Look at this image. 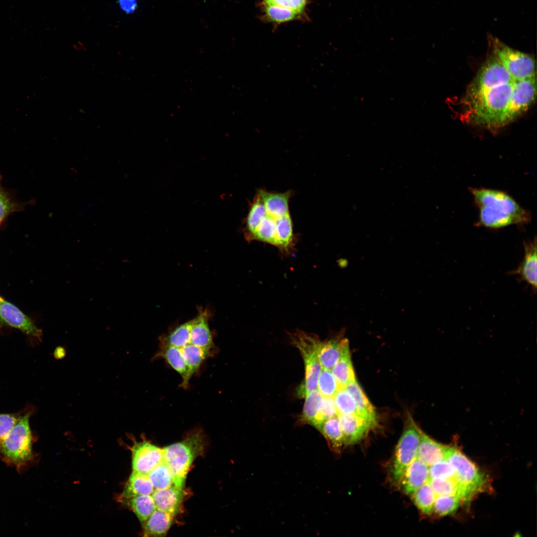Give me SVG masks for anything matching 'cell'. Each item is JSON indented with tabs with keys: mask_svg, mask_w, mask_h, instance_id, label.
Returning a JSON list of instances; mask_svg holds the SVG:
<instances>
[{
	"mask_svg": "<svg viewBox=\"0 0 537 537\" xmlns=\"http://www.w3.org/2000/svg\"><path fill=\"white\" fill-rule=\"evenodd\" d=\"M515 81L489 88L467 90L463 98L465 120L491 130L509 123L508 116Z\"/></svg>",
	"mask_w": 537,
	"mask_h": 537,
	"instance_id": "1",
	"label": "cell"
},
{
	"mask_svg": "<svg viewBox=\"0 0 537 537\" xmlns=\"http://www.w3.org/2000/svg\"><path fill=\"white\" fill-rule=\"evenodd\" d=\"M205 446L203 434L195 431L180 442L163 448L164 461L174 476V485L184 488L186 476L195 459L202 453Z\"/></svg>",
	"mask_w": 537,
	"mask_h": 537,
	"instance_id": "2",
	"label": "cell"
},
{
	"mask_svg": "<svg viewBox=\"0 0 537 537\" xmlns=\"http://www.w3.org/2000/svg\"><path fill=\"white\" fill-rule=\"evenodd\" d=\"M32 413L31 410L25 412L0 444V456L17 469L27 465L33 458V438L29 424Z\"/></svg>",
	"mask_w": 537,
	"mask_h": 537,
	"instance_id": "3",
	"label": "cell"
},
{
	"mask_svg": "<svg viewBox=\"0 0 537 537\" xmlns=\"http://www.w3.org/2000/svg\"><path fill=\"white\" fill-rule=\"evenodd\" d=\"M446 459L454 469L461 500L468 501L477 492L486 488L488 481L484 474L459 450L448 447Z\"/></svg>",
	"mask_w": 537,
	"mask_h": 537,
	"instance_id": "4",
	"label": "cell"
},
{
	"mask_svg": "<svg viewBox=\"0 0 537 537\" xmlns=\"http://www.w3.org/2000/svg\"><path fill=\"white\" fill-rule=\"evenodd\" d=\"M289 335L291 343L299 350L303 360L305 376L297 389V394L299 398H305L317 389L318 378L322 368L316 351L318 337L301 330H297Z\"/></svg>",
	"mask_w": 537,
	"mask_h": 537,
	"instance_id": "5",
	"label": "cell"
},
{
	"mask_svg": "<svg viewBox=\"0 0 537 537\" xmlns=\"http://www.w3.org/2000/svg\"><path fill=\"white\" fill-rule=\"evenodd\" d=\"M421 431L409 415L396 447L390 467L391 478L398 484L406 469L417 458Z\"/></svg>",
	"mask_w": 537,
	"mask_h": 537,
	"instance_id": "6",
	"label": "cell"
},
{
	"mask_svg": "<svg viewBox=\"0 0 537 537\" xmlns=\"http://www.w3.org/2000/svg\"><path fill=\"white\" fill-rule=\"evenodd\" d=\"M493 54L515 80L536 76V63L529 54L515 50L497 39L492 40Z\"/></svg>",
	"mask_w": 537,
	"mask_h": 537,
	"instance_id": "7",
	"label": "cell"
},
{
	"mask_svg": "<svg viewBox=\"0 0 537 537\" xmlns=\"http://www.w3.org/2000/svg\"><path fill=\"white\" fill-rule=\"evenodd\" d=\"M470 191L478 207L487 206L509 214L517 218L520 224L529 223L531 219L530 212L504 191L485 188H471Z\"/></svg>",
	"mask_w": 537,
	"mask_h": 537,
	"instance_id": "8",
	"label": "cell"
},
{
	"mask_svg": "<svg viewBox=\"0 0 537 537\" xmlns=\"http://www.w3.org/2000/svg\"><path fill=\"white\" fill-rule=\"evenodd\" d=\"M514 80L498 59L492 54L482 65L467 90L489 88Z\"/></svg>",
	"mask_w": 537,
	"mask_h": 537,
	"instance_id": "9",
	"label": "cell"
},
{
	"mask_svg": "<svg viewBox=\"0 0 537 537\" xmlns=\"http://www.w3.org/2000/svg\"><path fill=\"white\" fill-rule=\"evenodd\" d=\"M133 471L144 475L164 461L163 448L143 441L134 442L131 448Z\"/></svg>",
	"mask_w": 537,
	"mask_h": 537,
	"instance_id": "10",
	"label": "cell"
},
{
	"mask_svg": "<svg viewBox=\"0 0 537 537\" xmlns=\"http://www.w3.org/2000/svg\"><path fill=\"white\" fill-rule=\"evenodd\" d=\"M536 76L515 81L508 116L509 123L529 108L536 99Z\"/></svg>",
	"mask_w": 537,
	"mask_h": 537,
	"instance_id": "11",
	"label": "cell"
},
{
	"mask_svg": "<svg viewBox=\"0 0 537 537\" xmlns=\"http://www.w3.org/2000/svg\"><path fill=\"white\" fill-rule=\"evenodd\" d=\"M0 324L41 339L42 331L27 315L13 304L3 298L0 301Z\"/></svg>",
	"mask_w": 537,
	"mask_h": 537,
	"instance_id": "12",
	"label": "cell"
},
{
	"mask_svg": "<svg viewBox=\"0 0 537 537\" xmlns=\"http://www.w3.org/2000/svg\"><path fill=\"white\" fill-rule=\"evenodd\" d=\"M338 418L344 437L345 446L355 444L375 428L370 422L356 414H338Z\"/></svg>",
	"mask_w": 537,
	"mask_h": 537,
	"instance_id": "13",
	"label": "cell"
},
{
	"mask_svg": "<svg viewBox=\"0 0 537 537\" xmlns=\"http://www.w3.org/2000/svg\"><path fill=\"white\" fill-rule=\"evenodd\" d=\"M185 496L184 488L175 485L164 489H156L152 494L156 509L174 517L179 513Z\"/></svg>",
	"mask_w": 537,
	"mask_h": 537,
	"instance_id": "14",
	"label": "cell"
},
{
	"mask_svg": "<svg viewBox=\"0 0 537 537\" xmlns=\"http://www.w3.org/2000/svg\"><path fill=\"white\" fill-rule=\"evenodd\" d=\"M429 480V466L416 458L404 471L399 485L403 492L411 495Z\"/></svg>",
	"mask_w": 537,
	"mask_h": 537,
	"instance_id": "15",
	"label": "cell"
},
{
	"mask_svg": "<svg viewBox=\"0 0 537 537\" xmlns=\"http://www.w3.org/2000/svg\"><path fill=\"white\" fill-rule=\"evenodd\" d=\"M525 254L520 265L512 271L521 279L528 283L534 291L537 289V239L524 243Z\"/></svg>",
	"mask_w": 537,
	"mask_h": 537,
	"instance_id": "16",
	"label": "cell"
},
{
	"mask_svg": "<svg viewBox=\"0 0 537 537\" xmlns=\"http://www.w3.org/2000/svg\"><path fill=\"white\" fill-rule=\"evenodd\" d=\"M347 339L339 337L324 341L317 339L316 351L322 368L331 370L341 357Z\"/></svg>",
	"mask_w": 537,
	"mask_h": 537,
	"instance_id": "17",
	"label": "cell"
},
{
	"mask_svg": "<svg viewBox=\"0 0 537 537\" xmlns=\"http://www.w3.org/2000/svg\"><path fill=\"white\" fill-rule=\"evenodd\" d=\"M448 447L430 438L421 431L417 457L429 466L446 459Z\"/></svg>",
	"mask_w": 537,
	"mask_h": 537,
	"instance_id": "18",
	"label": "cell"
},
{
	"mask_svg": "<svg viewBox=\"0 0 537 537\" xmlns=\"http://www.w3.org/2000/svg\"><path fill=\"white\" fill-rule=\"evenodd\" d=\"M258 193L269 215L278 218L289 213L288 203L291 195L290 191L280 193L261 189Z\"/></svg>",
	"mask_w": 537,
	"mask_h": 537,
	"instance_id": "19",
	"label": "cell"
},
{
	"mask_svg": "<svg viewBox=\"0 0 537 537\" xmlns=\"http://www.w3.org/2000/svg\"><path fill=\"white\" fill-rule=\"evenodd\" d=\"M206 311H200L195 318L190 332V344L202 349L211 351L212 337L208 322Z\"/></svg>",
	"mask_w": 537,
	"mask_h": 537,
	"instance_id": "20",
	"label": "cell"
},
{
	"mask_svg": "<svg viewBox=\"0 0 537 537\" xmlns=\"http://www.w3.org/2000/svg\"><path fill=\"white\" fill-rule=\"evenodd\" d=\"M175 517L156 509L142 523L144 537L165 536L172 526Z\"/></svg>",
	"mask_w": 537,
	"mask_h": 537,
	"instance_id": "21",
	"label": "cell"
},
{
	"mask_svg": "<svg viewBox=\"0 0 537 537\" xmlns=\"http://www.w3.org/2000/svg\"><path fill=\"white\" fill-rule=\"evenodd\" d=\"M180 350L187 368L185 378L180 386L186 388L190 378L198 370L203 361L210 354V351L191 344L181 348Z\"/></svg>",
	"mask_w": 537,
	"mask_h": 537,
	"instance_id": "22",
	"label": "cell"
},
{
	"mask_svg": "<svg viewBox=\"0 0 537 537\" xmlns=\"http://www.w3.org/2000/svg\"><path fill=\"white\" fill-rule=\"evenodd\" d=\"M479 208L478 223L485 227L498 229L513 224H520L513 216L487 206Z\"/></svg>",
	"mask_w": 537,
	"mask_h": 537,
	"instance_id": "23",
	"label": "cell"
},
{
	"mask_svg": "<svg viewBox=\"0 0 537 537\" xmlns=\"http://www.w3.org/2000/svg\"><path fill=\"white\" fill-rule=\"evenodd\" d=\"M340 388H344L356 379L351 360L349 342L345 344L342 355L331 369Z\"/></svg>",
	"mask_w": 537,
	"mask_h": 537,
	"instance_id": "24",
	"label": "cell"
},
{
	"mask_svg": "<svg viewBox=\"0 0 537 537\" xmlns=\"http://www.w3.org/2000/svg\"><path fill=\"white\" fill-rule=\"evenodd\" d=\"M353 397L356 403L358 415L366 419L375 427L377 421L373 406L369 401L357 379L344 387Z\"/></svg>",
	"mask_w": 537,
	"mask_h": 537,
	"instance_id": "25",
	"label": "cell"
},
{
	"mask_svg": "<svg viewBox=\"0 0 537 537\" xmlns=\"http://www.w3.org/2000/svg\"><path fill=\"white\" fill-rule=\"evenodd\" d=\"M155 489L148 476L132 471L126 482L120 501L135 496L152 495Z\"/></svg>",
	"mask_w": 537,
	"mask_h": 537,
	"instance_id": "26",
	"label": "cell"
},
{
	"mask_svg": "<svg viewBox=\"0 0 537 537\" xmlns=\"http://www.w3.org/2000/svg\"><path fill=\"white\" fill-rule=\"evenodd\" d=\"M324 397L316 389L305 397L302 412L299 421L301 424H308L317 427L318 418L322 407Z\"/></svg>",
	"mask_w": 537,
	"mask_h": 537,
	"instance_id": "27",
	"label": "cell"
},
{
	"mask_svg": "<svg viewBox=\"0 0 537 537\" xmlns=\"http://www.w3.org/2000/svg\"><path fill=\"white\" fill-rule=\"evenodd\" d=\"M326 439L330 448L340 452L345 446V439L338 416L325 420L318 430Z\"/></svg>",
	"mask_w": 537,
	"mask_h": 537,
	"instance_id": "28",
	"label": "cell"
},
{
	"mask_svg": "<svg viewBox=\"0 0 537 537\" xmlns=\"http://www.w3.org/2000/svg\"><path fill=\"white\" fill-rule=\"evenodd\" d=\"M120 501L131 509L142 524L156 509L152 495L135 496Z\"/></svg>",
	"mask_w": 537,
	"mask_h": 537,
	"instance_id": "29",
	"label": "cell"
},
{
	"mask_svg": "<svg viewBox=\"0 0 537 537\" xmlns=\"http://www.w3.org/2000/svg\"><path fill=\"white\" fill-rule=\"evenodd\" d=\"M163 358L182 378H185L187 373L186 364L182 357L180 348L172 346H161V349L154 357V358Z\"/></svg>",
	"mask_w": 537,
	"mask_h": 537,
	"instance_id": "30",
	"label": "cell"
},
{
	"mask_svg": "<svg viewBox=\"0 0 537 537\" xmlns=\"http://www.w3.org/2000/svg\"><path fill=\"white\" fill-rule=\"evenodd\" d=\"M194 319L177 327L163 337L161 346H172L179 348L190 344V332Z\"/></svg>",
	"mask_w": 537,
	"mask_h": 537,
	"instance_id": "31",
	"label": "cell"
},
{
	"mask_svg": "<svg viewBox=\"0 0 537 537\" xmlns=\"http://www.w3.org/2000/svg\"><path fill=\"white\" fill-rule=\"evenodd\" d=\"M411 496L415 504L423 513L430 515L433 513L436 495L428 481L416 490Z\"/></svg>",
	"mask_w": 537,
	"mask_h": 537,
	"instance_id": "32",
	"label": "cell"
},
{
	"mask_svg": "<svg viewBox=\"0 0 537 537\" xmlns=\"http://www.w3.org/2000/svg\"><path fill=\"white\" fill-rule=\"evenodd\" d=\"M148 476L155 490L166 488L174 485L172 472L164 461L153 468Z\"/></svg>",
	"mask_w": 537,
	"mask_h": 537,
	"instance_id": "33",
	"label": "cell"
},
{
	"mask_svg": "<svg viewBox=\"0 0 537 537\" xmlns=\"http://www.w3.org/2000/svg\"><path fill=\"white\" fill-rule=\"evenodd\" d=\"M267 214L266 208L258 193L252 203L245 221V231L248 237Z\"/></svg>",
	"mask_w": 537,
	"mask_h": 537,
	"instance_id": "34",
	"label": "cell"
},
{
	"mask_svg": "<svg viewBox=\"0 0 537 537\" xmlns=\"http://www.w3.org/2000/svg\"><path fill=\"white\" fill-rule=\"evenodd\" d=\"M263 5L267 18L275 23H280L294 20L302 15L293 10L277 5L264 4Z\"/></svg>",
	"mask_w": 537,
	"mask_h": 537,
	"instance_id": "35",
	"label": "cell"
},
{
	"mask_svg": "<svg viewBox=\"0 0 537 537\" xmlns=\"http://www.w3.org/2000/svg\"><path fill=\"white\" fill-rule=\"evenodd\" d=\"M334 399L338 414L358 415L355 399L345 388H340Z\"/></svg>",
	"mask_w": 537,
	"mask_h": 537,
	"instance_id": "36",
	"label": "cell"
},
{
	"mask_svg": "<svg viewBox=\"0 0 537 537\" xmlns=\"http://www.w3.org/2000/svg\"><path fill=\"white\" fill-rule=\"evenodd\" d=\"M341 388L331 370L322 368L317 383V389L323 397H334Z\"/></svg>",
	"mask_w": 537,
	"mask_h": 537,
	"instance_id": "37",
	"label": "cell"
},
{
	"mask_svg": "<svg viewBox=\"0 0 537 537\" xmlns=\"http://www.w3.org/2000/svg\"><path fill=\"white\" fill-rule=\"evenodd\" d=\"M428 482L436 496L453 495L460 498L459 487L454 478H430Z\"/></svg>",
	"mask_w": 537,
	"mask_h": 537,
	"instance_id": "38",
	"label": "cell"
},
{
	"mask_svg": "<svg viewBox=\"0 0 537 537\" xmlns=\"http://www.w3.org/2000/svg\"><path fill=\"white\" fill-rule=\"evenodd\" d=\"M460 499L453 495L436 496L433 512L439 516H446L455 512L459 506Z\"/></svg>",
	"mask_w": 537,
	"mask_h": 537,
	"instance_id": "39",
	"label": "cell"
},
{
	"mask_svg": "<svg viewBox=\"0 0 537 537\" xmlns=\"http://www.w3.org/2000/svg\"><path fill=\"white\" fill-rule=\"evenodd\" d=\"M455 471L447 459L439 461L429 466V479L454 478Z\"/></svg>",
	"mask_w": 537,
	"mask_h": 537,
	"instance_id": "40",
	"label": "cell"
},
{
	"mask_svg": "<svg viewBox=\"0 0 537 537\" xmlns=\"http://www.w3.org/2000/svg\"><path fill=\"white\" fill-rule=\"evenodd\" d=\"M22 413H0V444L20 419Z\"/></svg>",
	"mask_w": 537,
	"mask_h": 537,
	"instance_id": "41",
	"label": "cell"
},
{
	"mask_svg": "<svg viewBox=\"0 0 537 537\" xmlns=\"http://www.w3.org/2000/svg\"><path fill=\"white\" fill-rule=\"evenodd\" d=\"M338 412L334 397H324L323 405L318 418L316 429L318 430L325 420L338 416Z\"/></svg>",
	"mask_w": 537,
	"mask_h": 537,
	"instance_id": "42",
	"label": "cell"
},
{
	"mask_svg": "<svg viewBox=\"0 0 537 537\" xmlns=\"http://www.w3.org/2000/svg\"><path fill=\"white\" fill-rule=\"evenodd\" d=\"M308 0H264L263 4L289 8L302 14Z\"/></svg>",
	"mask_w": 537,
	"mask_h": 537,
	"instance_id": "43",
	"label": "cell"
},
{
	"mask_svg": "<svg viewBox=\"0 0 537 537\" xmlns=\"http://www.w3.org/2000/svg\"><path fill=\"white\" fill-rule=\"evenodd\" d=\"M15 206L1 187L0 178V224L8 215L15 210Z\"/></svg>",
	"mask_w": 537,
	"mask_h": 537,
	"instance_id": "44",
	"label": "cell"
},
{
	"mask_svg": "<svg viewBox=\"0 0 537 537\" xmlns=\"http://www.w3.org/2000/svg\"><path fill=\"white\" fill-rule=\"evenodd\" d=\"M119 3L121 7L128 13L134 11L137 6L136 0H119Z\"/></svg>",
	"mask_w": 537,
	"mask_h": 537,
	"instance_id": "45",
	"label": "cell"
},
{
	"mask_svg": "<svg viewBox=\"0 0 537 537\" xmlns=\"http://www.w3.org/2000/svg\"><path fill=\"white\" fill-rule=\"evenodd\" d=\"M53 355L57 359H61L64 358L66 355V351L64 347L58 346L56 348Z\"/></svg>",
	"mask_w": 537,
	"mask_h": 537,
	"instance_id": "46",
	"label": "cell"
},
{
	"mask_svg": "<svg viewBox=\"0 0 537 537\" xmlns=\"http://www.w3.org/2000/svg\"><path fill=\"white\" fill-rule=\"evenodd\" d=\"M2 299V298H1V297L0 296V300H1Z\"/></svg>",
	"mask_w": 537,
	"mask_h": 537,
	"instance_id": "47",
	"label": "cell"
}]
</instances>
